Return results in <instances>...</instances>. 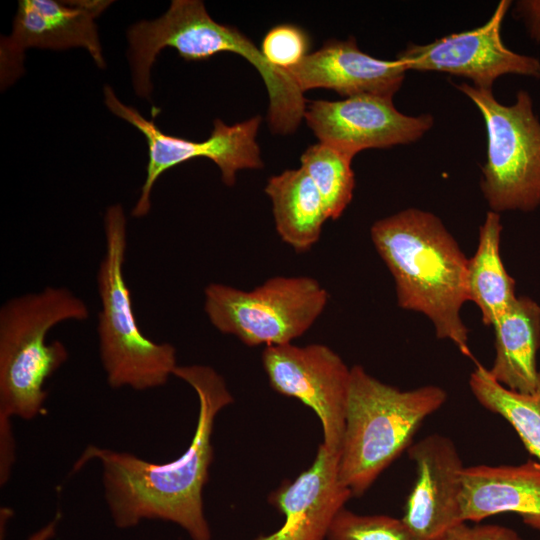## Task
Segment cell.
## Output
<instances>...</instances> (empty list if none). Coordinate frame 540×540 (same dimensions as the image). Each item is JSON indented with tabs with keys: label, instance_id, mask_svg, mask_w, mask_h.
<instances>
[{
	"label": "cell",
	"instance_id": "1",
	"mask_svg": "<svg viewBox=\"0 0 540 540\" xmlns=\"http://www.w3.org/2000/svg\"><path fill=\"white\" fill-rule=\"evenodd\" d=\"M174 376L191 386L199 402L193 437L179 457L155 463L129 452L89 445L72 471L91 460L100 463L105 502L119 529L160 520L179 526L192 540H211L203 490L214 458L215 419L234 399L222 375L211 366L178 365Z\"/></svg>",
	"mask_w": 540,
	"mask_h": 540
},
{
	"label": "cell",
	"instance_id": "2",
	"mask_svg": "<svg viewBox=\"0 0 540 540\" xmlns=\"http://www.w3.org/2000/svg\"><path fill=\"white\" fill-rule=\"evenodd\" d=\"M370 236L393 276L398 306L423 314L438 339L471 356L461 317L468 302L469 258L442 220L432 212L407 208L375 221Z\"/></svg>",
	"mask_w": 540,
	"mask_h": 540
},
{
	"label": "cell",
	"instance_id": "3",
	"mask_svg": "<svg viewBox=\"0 0 540 540\" xmlns=\"http://www.w3.org/2000/svg\"><path fill=\"white\" fill-rule=\"evenodd\" d=\"M133 87L150 99V70L162 49L171 47L186 61H204L221 52L240 55L254 66L269 96L268 124L273 133L296 131L306 110L304 93L284 69L270 64L259 49L237 28L213 20L199 0H173L158 19L142 20L127 32Z\"/></svg>",
	"mask_w": 540,
	"mask_h": 540
},
{
	"label": "cell",
	"instance_id": "4",
	"mask_svg": "<svg viewBox=\"0 0 540 540\" xmlns=\"http://www.w3.org/2000/svg\"><path fill=\"white\" fill-rule=\"evenodd\" d=\"M89 317L86 302L66 287L46 286L0 308V415L32 420L45 413L46 381L69 358L49 331Z\"/></svg>",
	"mask_w": 540,
	"mask_h": 540
},
{
	"label": "cell",
	"instance_id": "5",
	"mask_svg": "<svg viewBox=\"0 0 540 540\" xmlns=\"http://www.w3.org/2000/svg\"><path fill=\"white\" fill-rule=\"evenodd\" d=\"M437 385L401 390L362 366L351 367L339 473L352 496L363 495L409 446L423 421L442 407Z\"/></svg>",
	"mask_w": 540,
	"mask_h": 540
},
{
	"label": "cell",
	"instance_id": "6",
	"mask_svg": "<svg viewBox=\"0 0 540 540\" xmlns=\"http://www.w3.org/2000/svg\"><path fill=\"white\" fill-rule=\"evenodd\" d=\"M104 233L105 252L97 271V336L107 384L136 391L164 386L178 366L177 351L168 342L145 336L136 321L124 274L127 220L120 204L107 208Z\"/></svg>",
	"mask_w": 540,
	"mask_h": 540
},
{
	"label": "cell",
	"instance_id": "7",
	"mask_svg": "<svg viewBox=\"0 0 540 540\" xmlns=\"http://www.w3.org/2000/svg\"><path fill=\"white\" fill-rule=\"evenodd\" d=\"M454 86L474 103L485 123L480 190L490 211H535L540 207V121L530 93L518 90L514 103L505 105L492 90L466 82Z\"/></svg>",
	"mask_w": 540,
	"mask_h": 540
},
{
	"label": "cell",
	"instance_id": "8",
	"mask_svg": "<svg viewBox=\"0 0 540 540\" xmlns=\"http://www.w3.org/2000/svg\"><path fill=\"white\" fill-rule=\"evenodd\" d=\"M327 290L308 276H275L252 290L222 283L204 289V312L220 333L248 346L292 343L328 303Z\"/></svg>",
	"mask_w": 540,
	"mask_h": 540
},
{
	"label": "cell",
	"instance_id": "9",
	"mask_svg": "<svg viewBox=\"0 0 540 540\" xmlns=\"http://www.w3.org/2000/svg\"><path fill=\"white\" fill-rule=\"evenodd\" d=\"M105 104L117 117L137 128L148 145L146 178L131 215L146 216L151 208V192L158 178L168 169L188 160L204 157L212 160L221 172L222 182L233 186L236 174L242 169L263 167L256 136L262 122L259 115L245 121L227 125L214 120L210 136L201 142L165 134L154 120L145 119L134 107L123 104L109 85L104 89Z\"/></svg>",
	"mask_w": 540,
	"mask_h": 540
},
{
	"label": "cell",
	"instance_id": "10",
	"mask_svg": "<svg viewBox=\"0 0 540 540\" xmlns=\"http://www.w3.org/2000/svg\"><path fill=\"white\" fill-rule=\"evenodd\" d=\"M512 5L510 0H501L483 25L427 44L409 43L396 59L407 71L447 73L484 90H492L504 75L540 79V59L517 53L502 40V24Z\"/></svg>",
	"mask_w": 540,
	"mask_h": 540
},
{
	"label": "cell",
	"instance_id": "11",
	"mask_svg": "<svg viewBox=\"0 0 540 540\" xmlns=\"http://www.w3.org/2000/svg\"><path fill=\"white\" fill-rule=\"evenodd\" d=\"M261 360L272 389L311 408L320 420L323 444L340 451L351 367L334 350L319 343L268 346Z\"/></svg>",
	"mask_w": 540,
	"mask_h": 540
},
{
	"label": "cell",
	"instance_id": "12",
	"mask_svg": "<svg viewBox=\"0 0 540 540\" xmlns=\"http://www.w3.org/2000/svg\"><path fill=\"white\" fill-rule=\"evenodd\" d=\"M304 118L319 142L351 158L366 149L417 142L434 125L430 113L406 115L396 109L393 98L369 94L311 101Z\"/></svg>",
	"mask_w": 540,
	"mask_h": 540
},
{
	"label": "cell",
	"instance_id": "13",
	"mask_svg": "<svg viewBox=\"0 0 540 540\" xmlns=\"http://www.w3.org/2000/svg\"><path fill=\"white\" fill-rule=\"evenodd\" d=\"M112 3L103 0H21L12 32L0 41L1 89L23 73L28 48H85L99 68H105L95 19Z\"/></svg>",
	"mask_w": 540,
	"mask_h": 540
},
{
	"label": "cell",
	"instance_id": "14",
	"mask_svg": "<svg viewBox=\"0 0 540 540\" xmlns=\"http://www.w3.org/2000/svg\"><path fill=\"white\" fill-rule=\"evenodd\" d=\"M407 450L416 478L401 519L422 540H434L464 522L460 496L465 467L454 442L441 434L428 435Z\"/></svg>",
	"mask_w": 540,
	"mask_h": 540
},
{
	"label": "cell",
	"instance_id": "15",
	"mask_svg": "<svg viewBox=\"0 0 540 540\" xmlns=\"http://www.w3.org/2000/svg\"><path fill=\"white\" fill-rule=\"evenodd\" d=\"M339 453L323 443L311 466L269 495L284 516L276 531L253 540H325L330 527L352 497L339 473Z\"/></svg>",
	"mask_w": 540,
	"mask_h": 540
},
{
	"label": "cell",
	"instance_id": "16",
	"mask_svg": "<svg viewBox=\"0 0 540 540\" xmlns=\"http://www.w3.org/2000/svg\"><path fill=\"white\" fill-rule=\"evenodd\" d=\"M284 70L303 93L326 88L346 98L364 94L393 98L408 72L397 59H378L363 52L353 36L330 39Z\"/></svg>",
	"mask_w": 540,
	"mask_h": 540
},
{
	"label": "cell",
	"instance_id": "17",
	"mask_svg": "<svg viewBox=\"0 0 540 540\" xmlns=\"http://www.w3.org/2000/svg\"><path fill=\"white\" fill-rule=\"evenodd\" d=\"M461 514L464 522H480L501 513H514L540 531V461L519 465L465 467L461 475Z\"/></svg>",
	"mask_w": 540,
	"mask_h": 540
},
{
	"label": "cell",
	"instance_id": "18",
	"mask_svg": "<svg viewBox=\"0 0 540 540\" xmlns=\"http://www.w3.org/2000/svg\"><path fill=\"white\" fill-rule=\"evenodd\" d=\"M492 327L495 355L490 375L510 390L532 392L540 373V305L528 296H518Z\"/></svg>",
	"mask_w": 540,
	"mask_h": 540
},
{
	"label": "cell",
	"instance_id": "19",
	"mask_svg": "<svg viewBox=\"0 0 540 540\" xmlns=\"http://www.w3.org/2000/svg\"><path fill=\"white\" fill-rule=\"evenodd\" d=\"M265 193L272 202L275 228L297 253L309 251L328 220L321 195L302 168L271 176Z\"/></svg>",
	"mask_w": 540,
	"mask_h": 540
},
{
	"label": "cell",
	"instance_id": "20",
	"mask_svg": "<svg viewBox=\"0 0 540 540\" xmlns=\"http://www.w3.org/2000/svg\"><path fill=\"white\" fill-rule=\"evenodd\" d=\"M502 230L500 214L488 211L479 228L476 251L467 267L468 301L479 308L483 324L489 327L518 297L515 281L500 255Z\"/></svg>",
	"mask_w": 540,
	"mask_h": 540
},
{
	"label": "cell",
	"instance_id": "21",
	"mask_svg": "<svg viewBox=\"0 0 540 540\" xmlns=\"http://www.w3.org/2000/svg\"><path fill=\"white\" fill-rule=\"evenodd\" d=\"M469 386L476 400L504 418L518 434L525 448L540 461V373L530 393L510 390L497 382L488 369L477 363Z\"/></svg>",
	"mask_w": 540,
	"mask_h": 540
},
{
	"label": "cell",
	"instance_id": "22",
	"mask_svg": "<svg viewBox=\"0 0 540 540\" xmlns=\"http://www.w3.org/2000/svg\"><path fill=\"white\" fill-rule=\"evenodd\" d=\"M352 159L321 142L309 146L300 157V168L318 189L328 219L340 218L352 201L355 188Z\"/></svg>",
	"mask_w": 540,
	"mask_h": 540
},
{
	"label": "cell",
	"instance_id": "23",
	"mask_svg": "<svg viewBox=\"0 0 540 540\" xmlns=\"http://www.w3.org/2000/svg\"><path fill=\"white\" fill-rule=\"evenodd\" d=\"M327 540H422L400 518L362 515L343 508L334 519Z\"/></svg>",
	"mask_w": 540,
	"mask_h": 540
},
{
	"label": "cell",
	"instance_id": "24",
	"mask_svg": "<svg viewBox=\"0 0 540 540\" xmlns=\"http://www.w3.org/2000/svg\"><path fill=\"white\" fill-rule=\"evenodd\" d=\"M309 47V36L302 28L293 24H281L266 33L261 52L273 66L288 69L309 54Z\"/></svg>",
	"mask_w": 540,
	"mask_h": 540
},
{
	"label": "cell",
	"instance_id": "25",
	"mask_svg": "<svg viewBox=\"0 0 540 540\" xmlns=\"http://www.w3.org/2000/svg\"><path fill=\"white\" fill-rule=\"evenodd\" d=\"M434 540H522L513 529L501 525H468L463 522Z\"/></svg>",
	"mask_w": 540,
	"mask_h": 540
},
{
	"label": "cell",
	"instance_id": "26",
	"mask_svg": "<svg viewBox=\"0 0 540 540\" xmlns=\"http://www.w3.org/2000/svg\"><path fill=\"white\" fill-rule=\"evenodd\" d=\"M12 418L0 415V485L3 486L10 478L15 461V438Z\"/></svg>",
	"mask_w": 540,
	"mask_h": 540
},
{
	"label": "cell",
	"instance_id": "27",
	"mask_svg": "<svg viewBox=\"0 0 540 540\" xmlns=\"http://www.w3.org/2000/svg\"><path fill=\"white\" fill-rule=\"evenodd\" d=\"M513 14L523 24L529 38L540 46V0L516 1Z\"/></svg>",
	"mask_w": 540,
	"mask_h": 540
},
{
	"label": "cell",
	"instance_id": "28",
	"mask_svg": "<svg viewBox=\"0 0 540 540\" xmlns=\"http://www.w3.org/2000/svg\"><path fill=\"white\" fill-rule=\"evenodd\" d=\"M61 520V514L58 512L55 516L43 527L35 531L32 535L29 536L27 540H50L52 539L58 528V524Z\"/></svg>",
	"mask_w": 540,
	"mask_h": 540
}]
</instances>
